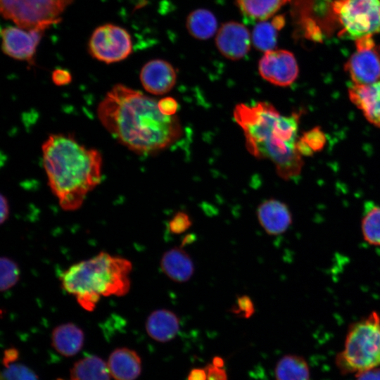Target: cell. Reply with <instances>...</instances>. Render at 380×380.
<instances>
[{"instance_id": "e575fe53", "label": "cell", "mask_w": 380, "mask_h": 380, "mask_svg": "<svg viewBox=\"0 0 380 380\" xmlns=\"http://www.w3.org/2000/svg\"><path fill=\"white\" fill-rule=\"evenodd\" d=\"M9 216V205L7 198L3 195H1V223L6 222Z\"/></svg>"}, {"instance_id": "ffe728a7", "label": "cell", "mask_w": 380, "mask_h": 380, "mask_svg": "<svg viewBox=\"0 0 380 380\" xmlns=\"http://www.w3.org/2000/svg\"><path fill=\"white\" fill-rule=\"evenodd\" d=\"M284 23V17L281 15L259 21L251 33L252 44L262 52L274 49L279 32Z\"/></svg>"}, {"instance_id": "f546056e", "label": "cell", "mask_w": 380, "mask_h": 380, "mask_svg": "<svg viewBox=\"0 0 380 380\" xmlns=\"http://www.w3.org/2000/svg\"><path fill=\"white\" fill-rule=\"evenodd\" d=\"M192 224L189 216L184 212H177L169 221V231L175 234H180L188 230Z\"/></svg>"}, {"instance_id": "d4e9b609", "label": "cell", "mask_w": 380, "mask_h": 380, "mask_svg": "<svg viewBox=\"0 0 380 380\" xmlns=\"http://www.w3.org/2000/svg\"><path fill=\"white\" fill-rule=\"evenodd\" d=\"M18 357V352L15 348L4 351L1 380H38L36 374L29 367L17 362Z\"/></svg>"}, {"instance_id": "4fadbf2b", "label": "cell", "mask_w": 380, "mask_h": 380, "mask_svg": "<svg viewBox=\"0 0 380 380\" xmlns=\"http://www.w3.org/2000/svg\"><path fill=\"white\" fill-rule=\"evenodd\" d=\"M143 87L154 95H162L170 91L177 80L174 67L163 59H153L147 62L140 72Z\"/></svg>"}, {"instance_id": "4316f807", "label": "cell", "mask_w": 380, "mask_h": 380, "mask_svg": "<svg viewBox=\"0 0 380 380\" xmlns=\"http://www.w3.org/2000/svg\"><path fill=\"white\" fill-rule=\"evenodd\" d=\"M326 136L319 127L305 132L297 141V149L301 156H311L320 151L325 145Z\"/></svg>"}, {"instance_id": "603a6c76", "label": "cell", "mask_w": 380, "mask_h": 380, "mask_svg": "<svg viewBox=\"0 0 380 380\" xmlns=\"http://www.w3.org/2000/svg\"><path fill=\"white\" fill-rule=\"evenodd\" d=\"M241 13L247 18L268 20L291 0H234Z\"/></svg>"}, {"instance_id": "30bf717a", "label": "cell", "mask_w": 380, "mask_h": 380, "mask_svg": "<svg viewBox=\"0 0 380 380\" xmlns=\"http://www.w3.org/2000/svg\"><path fill=\"white\" fill-rule=\"evenodd\" d=\"M260 75L270 83L287 87L295 82L298 75V66L293 54L284 49L264 52L258 62Z\"/></svg>"}, {"instance_id": "ba28073f", "label": "cell", "mask_w": 380, "mask_h": 380, "mask_svg": "<svg viewBox=\"0 0 380 380\" xmlns=\"http://www.w3.org/2000/svg\"><path fill=\"white\" fill-rule=\"evenodd\" d=\"M89 51L92 57L106 63L121 61L132 53L131 36L120 26L101 25L94 30L90 37Z\"/></svg>"}, {"instance_id": "8992f818", "label": "cell", "mask_w": 380, "mask_h": 380, "mask_svg": "<svg viewBox=\"0 0 380 380\" xmlns=\"http://www.w3.org/2000/svg\"><path fill=\"white\" fill-rule=\"evenodd\" d=\"M331 8L340 36L355 40L380 32V0H334Z\"/></svg>"}, {"instance_id": "7402d4cb", "label": "cell", "mask_w": 380, "mask_h": 380, "mask_svg": "<svg viewBox=\"0 0 380 380\" xmlns=\"http://www.w3.org/2000/svg\"><path fill=\"white\" fill-rule=\"evenodd\" d=\"M110 376L108 365L100 357L91 355L75 363L70 380H110Z\"/></svg>"}, {"instance_id": "7c38bea8", "label": "cell", "mask_w": 380, "mask_h": 380, "mask_svg": "<svg viewBox=\"0 0 380 380\" xmlns=\"http://www.w3.org/2000/svg\"><path fill=\"white\" fill-rule=\"evenodd\" d=\"M215 42L220 53L232 61L243 58L252 44L249 30L243 24L236 21L222 24L215 34Z\"/></svg>"}, {"instance_id": "83f0119b", "label": "cell", "mask_w": 380, "mask_h": 380, "mask_svg": "<svg viewBox=\"0 0 380 380\" xmlns=\"http://www.w3.org/2000/svg\"><path fill=\"white\" fill-rule=\"evenodd\" d=\"M0 289L1 291L13 287L19 280L20 269L17 263L8 257L0 259Z\"/></svg>"}, {"instance_id": "d6986e66", "label": "cell", "mask_w": 380, "mask_h": 380, "mask_svg": "<svg viewBox=\"0 0 380 380\" xmlns=\"http://www.w3.org/2000/svg\"><path fill=\"white\" fill-rule=\"evenodd\" d=\"M84 336L83 331L72 322L56 327L51 333V344L61 355L70 357L82 348Z\"/></svg>"}, {"instance_id": "6da1fadb", "label": "cell", "mask_w": 380, "mask_h": 380, "mask_svg": "<svg viewBox=\"0 0 380 380\" xmlns=\"http://www.w3.org/2000/svg\"><path fill=\"white\" fill-rule=\"evenodd\" d=\"M158 101L124 84L114 85L100 102L97 115L120 144L138 154H153L180 139L175 115H164Z\"/></svg>"}, {"instance_id": "2e32d148", "label": "cell", "mask_w": 380, "mask_h": 380, "mask_svg": "<svg viewBox=\"0 0 380 380\" xmlns=\"http://www.w3.org/2000/svg\"><path fill=\"white\" fill-rule=\"evenodd\" d=\"M160 264L163 272L178 283L189 281L194 272L193 260L181 248H172L165 252Z\"/></svg>"}, {"instance_id": "7a4b0ae2", "label": "cell", "mask_w": 380, "mask_h": 380, "mask_svg": "<svg viewBox=\"0 0 380 380\" xmlns=\"http://www.w3.org/2000/svg\"><path fill=\"white\" fill-rule=\"evenodd\" d=\"M234 118L243 129L250 153L271 160L284 179L300 174L303 165L297 149L300 113L283 115L271 103L262 101L238 104Z\"/></svg>"}, {"instance_id": "836d02e7", "label": "cell", "mask_w": 380, "mask_h": 380, "mask_svg": "<svg viewBox=\"0 0 380 380\" xmlns=\"http://www.w3.org/2000/svg\"><path fill=\"white\" fill-rule=\"evenodd\" d=\"M356 380H380V368L374 367L356 373Z\"/></svg>"}, {"instance_id": "8fae6325", "label": "cell", "mask_w": 380, "mask_h": 380, "mask_svg": "<svg viewBox=\"0 0 380 380\" xmlns=\"http://www.w3.org/2000/svg\"><path fill=\"white\" fill-rule=\"evenodd\" d=\"M44 30H27L18 26L1 30L2 49L8 56L33 65L37 47Z\"/></svg>"}, {"instance_id": "277c9868", "label": "cell", "mask_w": 380, "mask_h": 380, "mask_svg": "<svg viewBox=\"0 0 380 380\" xmlns=\"http://www.w3.org/2000/svg\"><path fill=\"white\" fill-rule=\"evenodd\" d=\"M132 262L106 252L77 263L60 275L63 289L85 310L92 311L101 297L123 296L130 289Z\"/></svg>"}, {"instance_id": "3957f363", "label": "cell", "mask_w": 380, "mask_h": 380, "mask_svg": "<svg viewBox=\"0 0 380 380\" xmlns=\"http://www.w3.org/2000/svg\"><path fill=\"white\" fill-rule=\"evenodd\" d=\"M42 151L48 184L60 206L68 211L80 208L87 194L101 181V153L64 134L49 135Z\"/></svg>"}, {"instance_id": "9a60e30c", "label": "cell", "mask_w": 380, "mask_h": 380, "mask_svg": "<svg viewBox=\"0 0 380 380\" xmlns=\"http://www.w3.org/2000/svg\"><path fill=\"white\" fill-rule=\"evenodd\" d=\"M350 101L366 119L380 128V80L369 84H353L348 89Z\"/></svg>"}, {"instance_id": "f1b7e54d", "label": "cell", "mask_w": 380, "mask_h": 380, "mask_svg": "<svg viewBox=\"0 0 380 380\" xmlns=\"http://www.w3.org/2000/svg\"><path fill=\"white\" fill-rule=\"evenodd\" d=\"M231 312L239 317L249 318L255 312L253 302L246 295L238 296L235 305L231 308Z\"/></svg>"}, {"instance_id": "5b68a950", "label": "cell", "mask_w": 380, "mask_h": 380, "mask_svg": "<svg viewBox=\"0 0 380 380\" xmlns=\"http://www.w3.org/2000/svg\"><path fill=\"white\" fill-rule=\"evenodd\" d=\"M336 365L344 374L380 366V318L376 312L350 325Z\"/></svg>"}, {"instance_id": "9c48e42d", "label": "cell", "mask_w": 380, "mask_h": 380, "mask_svg": "<svg viewBox=\"0 0 380 380\" xmlns=\"http://www.w3.org/2000/svg\"><path fill=\"white\" fill-rule=\"evenodd\" d=\"M355 51L344 65L354 84H369L380 80V47L367 35L355 40Z\"/></svg>"}, {"instance_id": "d590c367", "label": "cell", "mask_w": 380, "mask_h": 380, "mask_svg": "<svg viewBox=\"0 0 380 380\" xmlns=\"http://www.w3.org/2000/svg\"><path fill=\"white\" fill-rule=\"evenodd\" d=\"M188 380H207V374L201 369H194L188 376Z\"/></svg>"}, {"instance_id": "cb8c5ba5", "label": "cell", "mask_w": 380, "mask_h": 380, "mask_svg": "<svg viewBox=\"0 0 380 380\" xmlns=\"http://www.w3.org/2000/svg\"><path fill=\"white\" fill-rule=\"evenodd\" d=\"M277 380H310L308 363L301 357L287 355L282 357L275 368Z\"/></svg>"}, {"instance_id": "52a82bcc", "label": "cell", "mask_w": 380, "mask_h": 380, "mask_svg": "<svg viewBox=\"0 0 380 380\" xmlns=\"http://www.w3.org/2000/svg\"><path fill=\"white\" fill-rule=\"evenodd\" d=\"M73 0H0L1 13L17 26L46 30L61 20L64 10Z\"/></svg>"}, {"instance_id": "d6a6232c", "label": "cell", "mask_w": 380, "mask_h": 380, "mask_svg": "<svg viewBox=\"0 0 380 380\" xmlns=\"http://www.w3.org/2000/svg\"><path fill=\"white\" fill-rule=\"evenodd\" d=\"M207 380H227L225 370L213 363L206 369Z\"/></svg>"}, {"instance_id": "484cf974", "label": "cell", "mask_w": 380, "mask_h": 380, "mask_svg": "<svg viewBox=\"0 0 380 380\" xmlns=\"http://www.w3.org/2000/svg\"><path fill=\"white\" fill-rule=\"evenodd\" d=\"M364 239L371 245L380 246V207L369 203L361 222Z\"/></svg>"}, {"instance_id": "1f68e13d", "label": "cell", "mask_w": 380, "mask_h": 380, "mask_svg": "<svg viewBox=\"0 0 380 380\" xmlns=\"http://www.w3.org/2000/svg\"><path fill=\"white\" fill-rule=\"evenodd\" d=\"M51 79L56 85L62 86L69 84L72 80V76L68 70L58 68L53 71Z\"/></svg>"}, {"instance_id": "ac0fdd59", "label": "cell", "mask_w": 380, "mask_h": 380, "mask_svg": "<svg viewBox=\"0 0 380 380\" xmlns=\"http://www.w3.org/2000/svg\"><path fill=\"white\" fill-rule=\"evenodd\" d=\"M108 367L115 380H134L141 373V359L132 350L117 348L110 354Z\"/></svg>"}, {"instance_id": "4dcf8cb0", "label": "cell", "mask_w": 380, "mask_h": 380, "mask_svg": "<svg viewBox=\"0 0 380 380\" xmlns=\"http://www.w3.org/2000/svg\"><path fill=\"white\" fill-rule=\"evenodd\" d=\"M160 110L166 115H175L178 109L177 102L171 97H165L158 101Z\"/></svg>"}, {"instance_id": "e0dca14e", "label": "cell", "mask_w": 380, "mask_h": 380, "mask_svg": "<svg viewBox=\"0 0 380 380\" xmlns=\"http://www.w3.org/2000/svg\"><path fill=\"white\" fill-rule=\"evenodd\" d=\"M179 319L171 310L158 309L153 311L147 317L146 330L153 339L165 343L173 339L179 330Z\"/></svg>"}, {"instance_id": "5bb4252c", "label": "cell", "mask_w": 380, "mask_h": 380, "mask_svg": "<svg viewBox=\"0 0 380 380\" xmlns=\"http://www.w3.org/2000/svg\"><path fill=\"white\" fill-rule=\"evenodd\" d=\"M257 217L265 232L272 236L283 234L292 223L288 206L276 199L262 202L257 209Z\"/></svg>"}, {"instance_id": "44dd1931", "label": "cell", "mask_w": 380, "mask_h": 380, "mask_svg": "<svg viewBox=\"0 0 380 380\" xmlns=\"http://www.w3.org/2000/svg\"><path fill=\"white\" fill-rule=\"evenodd\" d=\"M186 27L194 38L199 40L211 38L218 30L215 15L205 8H198L191 11L187 15Z\"/></svg>"}]
</instances>
